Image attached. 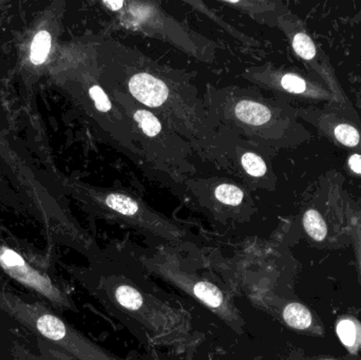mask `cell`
Instances as JSON below:
<instances>
[{"label": "cell", "instance_id": "ac0fdd59", "mask_svg": "<svg viewBox=\"0 0 361 360\" xmlns=\"http://www.w3.org/2000/svg\"><path fill=\"white\" fill-rule=\"evenodd\" d=\"M17 354H18L19 359L23 360H54V359H46L44 357H38L35 356V355L30 354L27 351L25 350H19L17 351Z\"/></svg>", "mask_w": 361, "mask_h": 360}, {"label": "cell", "instance_id": "3957f363", "mask_svg": "<svg viewBox=\"0 0 361 360\" xmlns=\"http://www.w3.org/2000/svg\"><path fill=\"white\" fill-rule=\"evenodd\" d=\"M157 268L160 274L176 283V285H179L184 291L188 292L192 297L214 311L221 318L227 323L240 325L239 318L233 306L225 298L222 291L214 283L201 279L189 278L186 275L173 270L169 264L158 263Z\"/></svg>", "mask_w": 361, "mask_h": 360}, {"label": "cell", "instance_id": "8992f818", "mask_svg": "<svg viewBox=\"0 0 361 360\" xmlns=\"http://www.w3.org/2000/svg\"><path fill=\"white\" fill-rule=\"evenodd\" d=\"M283 318L290 327L305 330L312 325V315L302 304H290L284 309Z\"/></svg>", "mask_w": 361, "mask_h": 360}, {"label": "cell", "instance_id": "7c38bea8", "mask_svg": "<svg viewBox=\"0 0 361 360\" xmlns=\"http://www.w3.org/2000/svg\"><path fill=\"white\" fill-rule=\"evenodd\" d=\"M293 48H294L295 52L302 58L312 59L315 57V44L307 34L297 33L293 39Z\"/></svg>", "mask_w": 361, "mask_h": 360}, {"label": "cell", "instance_id": "d6986e66", "mask_svg": "<svg viewBox=\"0 0 361 360\" xmlns=\"http://www.w3.org/2000/svg\"><path fill=\"white\" fill-rule=\"evenodd\" d=\"M105 6H109L111 10H118V8H121V6H124V4L123 2H105Z\"/></svg>", "mask_w": 361, "mask_h": 360}, {"label": "cell", "instance_id": "2e32d148", "mask_svg": "<svg viewBox=\"0 0 361 360\" xmlns=\"http://www.w3.org/2000/svg\"><path fill=\"white\" fill-rule=\"evenodd\" d=\"M281 86L282 88L292 93H302L307 90L305 80L295 74H286L281 78Z\"/></svg>", "mask_w": 361, "mask_h": 360}, {"label": "cell", "instance_id": "ba28073f", "mask_svg": "<svg viewBox=\"0 0 361 360\" xmlns=\"http://www.w3.org/2000/svg\"><path fill=\"white\" fill-rule=\"evenodd\" d=\"M303 225L310 237L316 241H322L328 234L326 222L318 211L310 209L303 218Z\"/></svg>", "mask_w": 361, "mask_h": 360}, {"label": "cell", "instance_id": "7a4b0ae2", "mask_svg": "<svg viewBox=\"0 0 361 360\" xmlns=\"http://www.w3.org/2000/svg\"><path fill=\"white\" fill-rule=\"evenodd\" d=\"M0 268L17 283L37 293L61 310H74L69 296L59 289L47 275L38 272L14 249L0 247Z\"/></svg>", "mask_w": 361, "mask_h": 360}, {"label": "cell", "instance_id": "6da1fadb", "mask_svg": "<svg viewBox=\"0 0 361 360\" xmlns=\"http://www.w3.org/2000/svg\"><path fill=\"white\" fill-rule=\"evenodd\" d=\"M0 311L78 360H116L39 304H30L0 290Z\"/></svg>", "mask_w": 361, "mask_h": 360}, {"label": "cell", "instance_id": "8fae6325", "mask_svg": "<svg viewBox=\"0 0 361 360\" xmlns=\"http://www.w3.org/2000/svg\"><path fill=\"white\" fill-rule=\"evenodd\" d=\"M241 163L244 170L252 177H262L267 173V165H265L264 161L252 152L244 154L241 158Z\"/></svg>", "mask_w": 361, "mask_h": 360}, {"label": "cell", "instance_id": "9a60e30c", "mask_svg": "<svg viewBox=\"0 0 361 360\" xmlns=\"http://www.w3.org/2000/svg\"><path fill=\"white\" fill-rule=\"evenodd\" d=\"M337 334L345 346L351 347L355 344L356 329L353 321H345V319L341 321L337 325Z\"/></svg>", "mask_w": 361, "mask_h": 360}, {"label": "cell", "instance_id": "5bb4252c", "mask_svg": "<svg viewBox=\"0 0 361 360\" xmlns=\"http://www.w3.org/2000/svg\"><path fill=\"white\" fill-rule=\"evenodd\" d=\"M89 95L94 101V105L97 110H99L101 112L111 111V101H110L109 97H108V95L106 94L105 91L101 87L97 86V85L91 87L89 89Z\"/></svg>", "mask_w": 361, "mask_h": 360}, {"label": "cell", "instance_id": "52a82bcc", "mask_svg": "<svg viewBox=\"0 0 361 360\" xmlns=\"http://www.w3.org/2000/svg\"><path fill=\"white\" fill-rule=\"evenodd\" d=\"M51 44H52V38L48 31L42 30L36 34L32 42L31 53H30V59L34 65H42L46 61L51 50Z\"/></svg>", "mask_w": 361, "mask_h": 360}, {"label": "cell", "instance_id": "e0dca14e", "mask_svg": "<svg viewBox=\"0 0 361 360\" xmlns=\"http://www.w3.org/2000/svg\"><path fill=\"white\" fill-rule=\"evenodd\" d=\"M349 166L354 173L361 175V156L360 154H353L349 159Z\"/></svg>", "mask_w": 361, "mask_h": 360}, {"label": "cell", "instance_id": "5b68a950", "mask_svg": "<svg viewBox=\"0 0 361 360\" xmlns=\"http://www.w3.org/2000/svg\"><path fill=\"white\" fill-rule=\"evenodd\" d=\"M235 114L241 122L252 126H260L271 118V110L262 104L252 101H241L235 105Z\"/></svg>", "mask_w": 361, "mask_h": 360}, {"label": "cell", "instance_id": "4fadbf2b", "mask_svg": "<svg viewBox=\"0 0 361 360\" xmlns=\"http://www.w3.org/2000/svg\"><path fill=\"white\" fill-rule=\"evenodd\" d=\"M335 137L343 145L354 147L360 143V135L357 129L350 125L341 124L335 128Z\"/></svg>", "mask_w": 361, "mask_h": 360}, {"label": "cell", "instance_id": "9c48e42d", "mask_svg": "<svg viewBox=\"0 0 361 360\" xmlns=\"http://www.w3.org/2000/svg\"><path fill=\"white\" fill-rule=\"evenodd\" d=\"M133 120L139 125V128L148 137H157L162 131V125L159 118L147 110H135L133 112Z\"/></svg>", "mask_w": 361, "mask_h": 360}, {"label": "cell", "instance_id": "277c9868", "mask_svg": "<svg viewBox=\"0 0 361 360\" xmlns=\"http://www.w3.org/2000/svg\"><path fill=\"white\" fill-rule=\"evenodd\" d=\"M129 90L135 99L148 107H161L169 97L166 85L148 73H139L129 80Z\"/></svg>", "mask_w": 361, "mask_h": 360}, {"label": "cell", "instance_id": "30bf717a", "mask_svg": "<svg viewBox=\"0 0 361 360\" xmlns=\"http://www.w3.org/2000/svg\"><path fill=\"white\" fill-rule=\"evenodd\" d=\"M214 197L216 200L220 201L223 204L238 206L241 204L244 198V192L241 188L233 185V184H221L214 190Z\"/></svg>", "mask_w": 361, "mask_h": 360}]
</instances>
